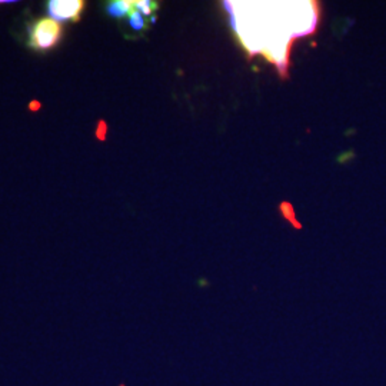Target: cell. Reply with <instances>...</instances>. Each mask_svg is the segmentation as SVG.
Segmentation results:
<instances>
[{"label":"cell","mask_w":386,"mask_h":386,"mask_svg":"<svg viewBox=\"0 0 386 386\" xmlns=\"http://www.w3.org/2000/svg\"><path fill=\"white\" fill-rule=\"evenodd\" d=\"M136 9L146 17H152L154 16L153 11L159 9V4L156 1H149V0H136Z\"/></svg>","instance_id":"cell-6"},{"label":"cell","mask_w":386,"mask_h":386,"mask_svg":"<svg viewBox=\"0 0 386 386\" xmlns=\"http://www.w3.org/2000/svg\"><path fill=\"white\" fill-rule=\"evenodd\" d=\"M63 37V26L52 17H42L29 27V46L36 52H47Z\"/></svg>","instance_id":"cell-2"},{"label":"cell","mask_w":386,"mask_h":386,"mask_svg":"<svg viewBox=\"0 0 386 386\" xmlns=\"http://www.w3.org/2000/svg\"><path fill=\"white\" fill-rule=\"evenodd\" d=\"M96 136H98V139H99V140H105V137H106V123H105L103 121H100L99 125H98Z\"/></svg>","instance_id":"cell-7"},{"label":"cell","mask_w":386,"mask_h":386,"mask_svg":"<svg viewBox=\"0 0 386 386\" xmlns=\"http://www.w3.org/2000/svg\"><path fill=\"white\" fill-rule=\"evenodd\" d=\"M86 3L83 0H50L46 4L49 17L56 22H79Z\"/></svg>","instance_id":"cell-3"},{"label":"cell","mask_w":386,"mask_h":386,"mask_svg":"<svg viewBox=\"0 0 386 386\" xmlns=\"http://www.w3.org/2000/svg\"><path fill=\"white\" fill-rule=\"evenodd\" d=\"M136 0H115L106 4V13L115 19H126L134 9Z\"/></svg>","instance_id":"cell-4"},{"label":"cell","mask_w":386,"mask_h":386,"mask_svg":"<svg viewBox=\"0 0 386 386\" xmlns=\"http://www.w3.org/2000/svg\"><path fill=\"white\" fill-rule=\"evenodd\" d=\"M29 109L32 112H36V111H39L40 109V103L37 102V100H33V102H30L29 103Z\"/></svg>","instance_id":"cell-8"},{"label":"cell","mask_w":386,"mask_h":386,"mask_svg":"<svg viewBox=\"0 0 386 386\" xmlns=\"http://www.w3.org/2000/svg\"><path fill=\"white\" fill-rule=\"evenodd\" d=\"M232 24L249 53L266 56L285 73L290 44L313 30L318 20V4L310 1L273 3L270 23L267 3H231Z\"/></svg>","instance_id":"cell-1"},{"label":"cell","mask_w":386,"mask_h":386,"mask_svg":"<svg viewBox=\"0 0 386 386\" xmlns=\"http://www.w3.org/2000/svg\"><path fill=\"white\" fill-rule=\"evenodd\" d=\"M153 17V16H152ZM147 19H150V17H147ZM126 23H128V26H129V29L133 30L134 33H142L144 32L146 29H147V26H149V23L146 20V16L142 14L140 11L136 9V3H134V9L130 11V14L126 17Z\"/></svg>","instance_id":"cell-5"},{"label":"cell","mask_w":386,"mask_h":386,"mask_svg":"<svg viewBox=\"0 0 386 386\" xmlns=\"http://www.w3.org/2000/svg\"><path fill=\"white\" fill-rule=\"evenodd\" d=\"M121 386H125V385H121Z\"/></svg>","instance_id":"cell-9"}]
</instances>
